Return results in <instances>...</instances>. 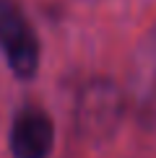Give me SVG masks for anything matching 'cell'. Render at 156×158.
I'll return each instance as SVG.
<instances>
[{"label": "cell", "instance_id": "cell-1", "mask_svg": "<svg viewBox=\"0 0 156 158\" xmlns=\"http://www.w3.org/2000/svg\"><path fill=\"white\" fill-rule=\"evenodd\" d=\"M0 49L18 78H31L39 68V39L13 0H0Z\"/></svg>", "mask_w": 156, "mask_h": 158}, {"label": "cell", "instance_id": "cell-2", "mask_svg": "<svg viewBox=\"0 0 156 158\" xmlns=\"http://www.w3.org/2000/svg\"><path fill=\"white\" fill-rule=\"evenodd\" d=\"M55 143V127L47 111L24 106L11 127V150L16 158H47Z\"/></svg>", "mask_w": 156, "mask_h": 158}, {"label": "cell", "instance_id": "cell-3", "mask_svg": "<svg viewBox=\"0 0 156 158\" xmlns=\"http://www.w3.org/2000/svg\"><path fill=\"white\" fill-rule=\"evenodd\" d=\"M120 117V94L112 83H91L78 104V122L86 135L107 132Z\"/></svg>", "mask_w": 156, "mask_h": 158}]
</instances>
